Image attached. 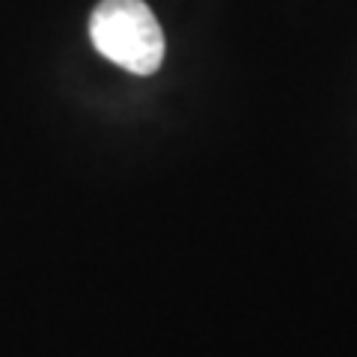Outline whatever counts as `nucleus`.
I'll list each match as a JSON object with an SVG mask.
<instances>
[{
    "instance_id": "nucleus-1",
    "label": "nucleus",
    "mask_w": 357,
    "mask_h": 357,
    "mask_svg": "<svg viewBox=\"0 0 357 357\" xmlns=\"http://www.w3.org/2000/svg\"><path fill=\"white\" fill-rule=\"evenodd\" d=\"M89 39L131 75L158 72L164 60V30L143 0H102L89 15Z\"/></svg>"
}]
</instances>
